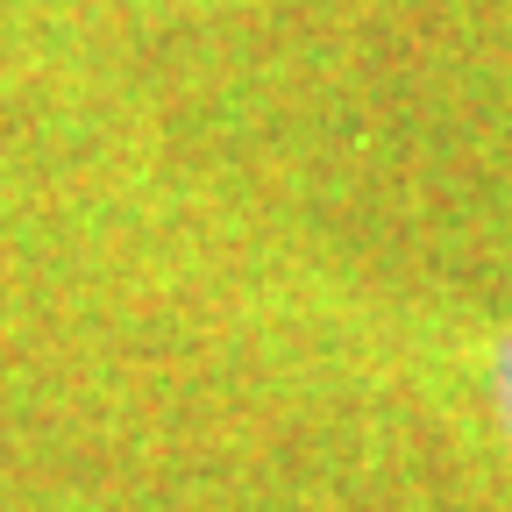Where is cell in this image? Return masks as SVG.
<instances>
[{"label": "cell", "instance_id": "obj_1", "mask_svg": "<svg viewBox=\"0 0 512 512\" xmlns=\"http://www.w3.org/2000/svg\"><path fill=\"white\" fill-rule=\"evenodd\" d=\"M484 399H491V427H498V441L512 448V328L491 342V356H484Z\"/></svg>", "mask_w": 512, "mask_h": 512}]
</instances>
